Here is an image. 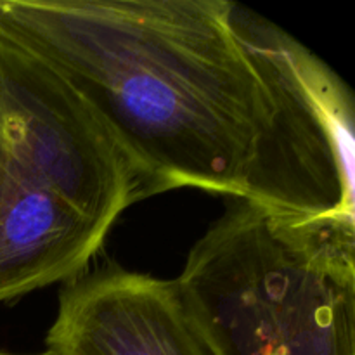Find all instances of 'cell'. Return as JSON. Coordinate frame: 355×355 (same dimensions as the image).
Instances as JSON below:
<instances>
[{
	"mask_svg": "<svg viewBox=\"0 0 355 355\" xmlns=\"http://www.w3.org/2000/svg\"><path fill=\"white\" fill-rule=\"evenodd\" d=\"M149 196L82 96L0 24V304L85 272Z\"/></svg>",
	"mask_w": 355,
	"mask_h": 355,
	"instance_id": "7a4b0ae2",
	"label": "cell"
},
{
	"mask_svg": "<svg viewBox=\"0 0 355 355\" xmlns=\"http://www.w3.org/2000/svg\"><path fill=\"white\" fill-rule=\"evenodd\" d=\"M45 345L58 355H218L177 277L120 266L66 283Z\"/></svg>",
	"mask_w": 355,
	"mask_h": 355,
	"instance_id": "3957f363",
	"label": "cell"
},
{
	"mask_svg": "<svg viewBox=\"0 0 355 355\" xmlns=\"http://www.w3.org/2000/svg\"><path fill=\"white\" fill-rule=\"evenodd\" d=\"M0 355H58V354L51 352V350H45V352H40V354H12V352H3V350H0Z\"/></svg>",
	"mask_w": 355,
	"mask_h": 355,
	"instance_id": "277c9868",
	"label": "cell"
},
{
	"mask_svg": "<svg viewBox=\"0 0 355 355\" xmlns=\"http://www.w3.org/2000/svg\"><path fill=\"white\" fill-rule=\"evenodd\" d=\"M0 24L103 120L149 194L198 187L355 218L347 83L229 0H0Z\"/></svg>",
	"mask_w": 355,
	"mask_h": 355,
	"instance_id": "6da1fadb",
	"label": "cell"
}]
</instances>
